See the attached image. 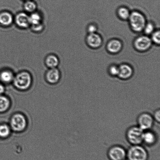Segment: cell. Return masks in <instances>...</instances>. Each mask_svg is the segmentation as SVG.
I'll return each mask as SVG.
<instances>
[{"mask_svg": "<svg viewBox=\"0 0 160 160\" xmlns=\"http://www.w3.org/2000/svg\"><path fill=\"white\" fill-rule=\"evenodd\" d=\"M130 26L133 31L136 32H140L143 30L146 20L144 15L138 11H134L130 14L129 18Z\"/></svg>", "mask_w": 160, "mask_h": 160, "instance_id": "obj_1", "label": "cell"}, {"mask_svg": "<svg viewBox=\"0 0 160 160\" xmlns=\"http://www.w3.org/2000/svg\"><path fill=\"white\" fill-rule=\"evenodd\" d=\"M148 152L140 145H133L127 152V158L129 160H148Z\"/></svg>", "mask_w": 160, "mask_h": 160, "instance_id": "obj_2", "label": "cell"}, {"mask_svg": "<svg viewBox=\"0 0 160 160\" xmlns=\"http://www.w3.org/2000/svg\"><path fill=\"white\" fill-rule=\"evenodd\" d=\"M13 82L17 88L22 90H26L31 85L32 78L28 72H21L15 76Z\"/></svg>", "mask_w": 160, "mask_h": 160, "instance_id": "obj_3", "label": "cell"}, {"mask_svg": "<svg viewBox=\"0 0 160 160\" xmlns=\"http://www.w3.org/2000/svg\"><path fill=\"white\" fill-rule=\"evenodd\" d=\"M144 132L138 126L131 127L127 133L128 142L132 145H140L143 142Z\"/></svg>", "mask_w": 160, "mask_h": 160, "instance_id": "obj_4", "label": "cell"}, {"mask_svg": "<svg viewBox=\"0 0 160 160\" xmlns=\"http://www.w3.org/2000/svg\"><path fill=\"white\" fill-rule=\"evenodd\" d=\"M10 125L11 128L14 131L17 132L23 131L26 128V119L21 114H16L11 119Z\"/></svg>", "mask_w": 160, "mask_h": 160, "instance_id": "obj_5", "label": "cell"}, {"mask_svg": "<svg viewBox=\"0 0 160 160\" xmlns=\"http://www.w3.org/2000/svg\"><path fill=\"white\" fill-rule=\"evenodd\" d=\"M108 157L109 160H123L127 157V151L122 147L114 146L108 150Z\"/></svg>", "mask_w": 160, "mask_h": 160, "instance_id": "obj_6", "label": "cell"}, {"mask_svg": "<svg viewBox=\"0 0 160 160\" xmlns=\"http://www.w3.org/2000/svg\"><path fill=\"white\" fill-rule=\"evenodd\" d=\"M152 42L151 39L146 35L139 36L134 42L135 48L138 51L144 52L147 51L151 47Z\"/></svg>", "mask_w": 160, "mask_h": 160, "instance_id": "obj_7", "label": "cell"}, {"mask_svg": "<svg viewBox=\"0 0 160 160\" xmlns=\"http://www.w3.org/2000/svg\"><path fill=\"white\" fill-rule=\"evenodd\" d=\"M154 121L152 116L147 113H144L138 117V126L143 131H148L152 127Z\"/></svg>", "mask_w": 160, "mask_h": 160, "instance_id": "obj_8", "label": "cell"}, {"mask_svg": "<svg viewBox=\"0 0 160 160\" xmlns=\"http://www.w3.org/2000/svg\"><path fill=\"white\" fill-rule=\"evenodd\" d=\"M86 42L91 48L97 49L101 46L102 43V39L99 34L95 33L89 34L86 38Z\"/></svg>", "mask_w": 160, "mask_h": 160, "instance_id": "obj_9", "label": "cell"}, {"mask_svg": "<svg viewBox=\"0 0 160 160\" xmlns=\"http://www.w3.org/2000/svg\"><path fill=\"white\" fill-rule=\"evenodd\" d=\"M15 21L17 26L23 29L29 27L30 25L29 15L26 13L20 12L17 14L16 16Z\"/></svg>", "mask_w": 160, "mask_h": 160, "instance_id": "obj_10", "label": "cell"}, {"mask_svg": "<svg viewBox=\"0 0 160 160\" xmlns=\"http://www.w3.org/2000/svg\"><path fill=\"white\" fill-rule=\"evenodd\" d=\"M119 73L118 76L120 79L126 80L129 79L132 76L133 69L128 64H123L119 67Z\"/></svg>", "mask_w": 160, "mask_h": 160, "instance_id": "obj_11", "label": "cell"}, {"mask_svg": "<svg viewBox=\"0 0 160 160\" xmlns=\"http://www.w3.org/2000/svg\"><path fill=\"white\" fill-rule=\"evenodd\" d=\"M46 78L48 82L52 84H56L60 79V72L57 68H51L47 72Z\"/></svg>", "mask_w": 160, "mask_h": 160, "instance_id": "obj_12", "label": "cell"}, {"mask_svg": "<svg viewBox=\"0 0 160 160\" xmlns=\"http://www.w3.org/2000/svg\"><path fill=\"white\" fill-rule=\"evenodd\" d=\"M122 44L120 41L117 39H113L110 41L107 46L108 51L112 54H117L121 50Z\"/></svg>", "mask_w": 160, "mask_h": 160, "instance_id": "obj_13", "label": "cell"}, {"mask_svg": "<svg viewBox=\"0 0 160 160\" xmlns=\"http://www.w3.org/2000/svg\"><path fill=\"white\" fill-rule=\"evenodd\" d=\"M13 21V17L12 14L7 12H4L0 13V24L4 26H8L12 24Z\"/></svg>", "mask_w": 160, "mask_h": 160, "instance_id": "obj_14", "label": "cell"}, {"mask_svg": "<svg viewBox=\"0 0 160 160\" xmlns=\"http://www.w3.org/2000/svg\"><path fill=\"white\" fill-rule=\"evenodd\" d=\"M157 141L156 135L154 132L148 130L144 132L143 142L148 145H154Z\"/></svg>", "mask_w": 160, "mask_h": 160, "instance_id": "obj_15", "label": "cell"}, {"mask_svg": "<svg viewBox=\"0 0 160 160\" xmlns=\"http://www.w3.org/2000/svg\"><path fill=\"white\" fill-rule=\"evenodd\" d=\"M14 75L12 71L9 70H4L0 73V80L2 82L8 84L13 81Z\"/></svg>", "mask_w": 160, "mask_h": 160, "instance_id": "obj_16", "label": "cell"}, {"mask_svg": "<svg viewBox=\"0 0 160 160\" xmlns=\"http://www.w3.org/2000/svg\"><path fill=\"white\" fill-rule=\"evenodd\" d=\"M45 63L47 65L50 69L56 68L59 65V60L57 56L51 54L47 57Z\"/></svg>", "mask_w": 160, "mask_h": 160, "instance_id": "obj_17", "label": "cell"}, {"mask_svg": "<svg viewBox=\"0 0 160 160\" xmlns=\"http://www.w3.org/2000/svg\"><path fill=\"white\" fill-rule=\"evenodd\" d=\"M29 19L30 25H34L42 23L41 15L38 13L35 12L31 13L29 16Z\"/></svg>", "mask_w": 160, "mask_h": 160, "instance_id": "obj_18", "label": "cell"}, {"mask_svg": "<svg viewBox=\"0 0 160 160\" xmlns=\"http://www.w3.org/2000/svg\"><path fill=\"white\" fill-rule=\"evenodd\" d=\"M10 105V101L8 98L5 96L0 95V112L7 111Z\"/></svg>", "mask_w": 160, "mask_h": 160, "instance_id": "obj_19", "label": "cell"}, {"mask_svg": "<svg viewBox=\"0 0 160 160\" xmlns=\"http://www.w3.org/2000/svg\"><path fill=\"white\" fill-rule=\"evenodd\" d=\"M23 7L26 12L32 13L35 12L37 8V5L36 3L32 0H28L26 1L23 5Z\"/></svg>", "mask_w": 160, "mask_h": 160, "instance_id": "obj_20", "label": "cell"}, {"mask_svg": "<svg viewBox=\"0 0 160 160\" xmlns=\"http://www.w3.org/2000/svg\"><path fill=\"white\" fill-rule=\"evenodd\" d=\"M118 14L121 19L126 20L129 18L131 13L127 8L122 7L119 8L118 10Z\"/></svg>", "mask_w": 160, "mask_h": 160, "instance_id": "obj_21", "label": "cell"}, {"mask_svg": "<svg viewBox=\"0 0 160 160\" xmlns=\"http://www.w3.org/2000/svg\"><path fill=\"white\" fill-rule=\"evenodd\" d=\"M11 133L10 127L6 124L0 125V137L5 138L8 137Z\"/></svg>", "mask_w": 160, "mask_h": 160, "instance_id": "obj_22", "label": "cell"}, {"mask_svg": "<svg viewBox=\"0 0 160 160\" xmlns=\"http://www.w3.org/2000/svg\"><path fill=\"white\" fill-rule=\"evenodd\" d=\"M143 30L145 34L147 35L152 34L155 31V27L154 24L152 23H146Z\"/></svg>", "mask_w": 160, "mask_h": 160, "instance_id": "obj_23", "label": "cell"}, {"mask_svg": "<svg viewBox=\"0 0 160 160\" xmlns=\"http://www.w3.org/2000/svg\"><path fill=\"white\" fill-rule=\"evenodd\" d=\"M151 39L152 42L155 44L159 45L160 43V34L159 30L154 31L151 34Z\"/></svg>", "mask_w": 160, "mask_h": 160, "instance_id": "obj_24", "label": "cell"}, {"mask_svg": "<svg viewBox=\"0 0 160 160\" xmlns=\"http://www.w3.org/2000/svg\"><path fill=\"white\" fill-rule=\"evenodd\" d=\"M119 71V67L115 65L111 66L109 70L110 75L113 76H118Z\"/></svg>", "mask_w": 160, "mask_h": 160, "instance_id": "obj_25", "label": "cell"}, {"mask_svg": "<svg viewBox=\"0 0 160 160\" xmlns=\"http://www.w3.org/2000/svg\"><path fill=\"white\" fill-rule=\"evenodd\" d=\"M31 27H32V30L36 32H40L43 30L44 28L43 25L42 23L39 24L32 25Z\"/></svg>", "mask_w": 160, "mask_h": 160, "instance_id": "obj_26", "label": "cell"}, {"mask_svg": "<svg viewBox=\"0 0 160 160\" xmlns=\"http://www.w3.org/2000/svg\"><path fill=\"white\" fill-rule=\"evenodd\" d=\"M97 27L94 24L89 25L88 28V31L89 34H94L97 31Z\"/></svg>", "mask_w": 160, "mask_h": 160, "instance_id": "obj_27", "label": "cell"}, {"mask_svg": "<svg viewBox=\"0 0 160 160\" xmlns=\"http://www.w3.org/2000/svg\"><path fill=\"white\" fill-rule=\"evenodd\" d=\"M153 117L154 120H156V121L158 122H160V112L159 110H158L156 112H155Z\"/></svg>", "mask_w": 160, "mask_h": 160, "instance_id": "obj_28", "label": "cell"}, {"mask_svg": "<svg viewBox=\"0 0 160 160\" xmlns=\"http://www.w3.org/2000/svg\"><path fill=\"white\" fill-rule=\"evenodd\" d=\"M5 91V87L2 84H0V95L2 94Z\"/></svg>", "mask_w": 160, "mask_h": 160, "instance_id": "obj_29", "label": "cell"}, {"mask_svg": "<svg viewBox=\"0 0 160 160\" xmlns=\"http://www.w3.org/2000/svg\"><path fill=\"white\" fill-rule=\"evenodd\" d=\"M123 160H128V159H126V158H125V159H123Z\"/></svg>", "mask_w": 160, "mask_h": 160, "instance_id": "obj_30", "label": "cell"}, {"mask_svg": "<svg viewBox=\"0 0 160 160\" xmlns=\"http://www.w3.org/2000/svg\"><path fill=\"white\" fill-rule=\"evenodd\" d=\"M25 1H28V0H24Z\"/></svg>", "mask_w": 160, "mask_h": 160, "instance_id": "obj_31", "label": "cell"}]
</instances>
